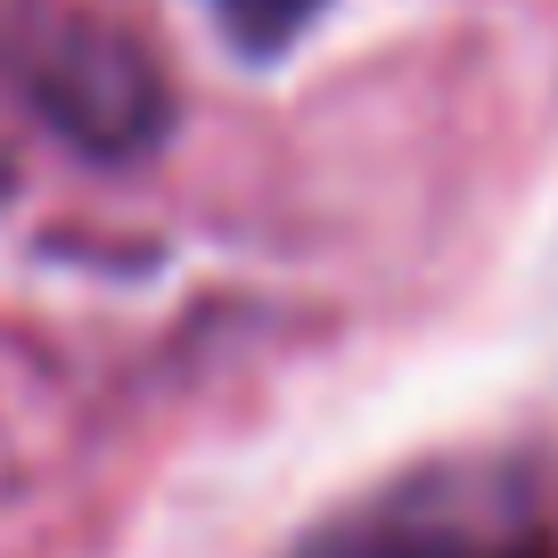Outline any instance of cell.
Segmentation results:
<instances>
[{
	"label": "cell",
	"instance_id": "2",
	"mask_svg": "<svg viewBox=\"0 0 558 558\" xmlns=\"http://www.w3.org/2000/svg\"><path fill=\"white\" fill-rule=\"evenodd\" d=\"M0 66L90 157H140L165 132V83L148 66V50L90 9L25 0L0 34Z\"/></svg>",
	"mask_w": 558,
	"mask_h": 558
},
{
	"label": "cell",
	"instance_id": "4",
	"mask_svg": "<svg viewBox=\"0 0 558 558\" xmlns=\"http://www.w3.org/2000/svg\"><path fill=\"white\" fill-rule=\"evenodd\" d=\"M9 190H17V173H9V148H0V206H9Z\"/></svg>",
	"mask_w": 558,
	"mask_h": 558
},
{
	"label": "cell",
	"instance_id": "1",
	"mask_svg": "<svg viewBox=\"0 0 558 558\" xmlns=\"http://www.w3.org/2000/svg\"><path fill=\"white\" fill-rule=\"evenodd\" d=\"M296 558H558V518L525 469L444 460L337 509Z\"/></svg>",
	"mask_w": 558,
	"mask_h": 558
},
{
	"label": "cell",
	"instance_id": "3",
	"mask_svg": "<svg viewBox=\"0 0 558 558\" xmlns=\"http://www.w3.org/2000/svg\"><path fill=\"white\" fill-rule=\"evenodd\" d=\"M206 9L222 17V34L239 41L246 58H279L304 25L320 17V0H206Z\"/></svg>",
	"mask_w": 558,
	"mask_h": 558
}]
</instances>
